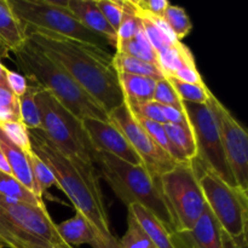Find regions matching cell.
Returning a JSON list of instances; mask_svg holds the SVG:
<instances>
[{
	"instance_id": "5bb4252c",
	"label": "cell",
	"mask_w": 248,
	"mask_h": 248,
	"mask_svg": "<svg viewBox=\"0 0 248 248\" xmlns=\"http://www.w3.org/2000/svg\"><path fill=\"white\" fill-rule=\"evenodd\" d=\"M222 228L206 205L202 215L189 232H177L190 248H223Z\"/></svg>"
},
{
	"instance_id": "7c38bea8",
	"label": "cell",
	"mask_w": 248,
	"mask_h": 248,
	"mask_svg": "<svg viewBox=\"0 0 248 248\" xmlns=\"http://www.w3.org/2000/svg\"><path fill=\"white\" fill-rule=\"evenodd\" d=\"M215 115L220 142L237 186L248 193V135L227 107L211 94L207 103Z\"/></svg>"
},
{
	"instance_id": "9a60e30c",
	"label": "cell",
	"mask_w": 248,
	"mask_h": 248,
	"mask_svg": "<svg viewBox=\"0 0 248 248\" xmlns=\"http://www.w3.org/2000/svg\"><path fill=\"white\" fill-rule=\"evenodd\" d=\"M56 229L61 240L68 246L90 245L92 248H102L103 240L81 213L75 212L72 218L56 224Z\"/></svg>"
},
{
	"instance_id": "3957f363",
	"label": "cell",
	"mask_w": 248,
	"mask_h": 248,
	"mask_svg": "<svg viewBox=\"0 0 248 248\" xmlns=\"http://www.w3.org/2000/svg\"><path fill=\"white\" fill-rule=\"evenodd\" d=\"M22 75L31 84L50 92L67 110L80 120L91 118L110 121L107 111L51 58L28 40L14 52Z\"/></svg>"
},
{
	"instance_id": "5b68a950",
	"label": "cell",
	"mask_w": 248,
	"mask_h": 248,
	"mask_svg": "<svg viewBox=\"0 0 248 248\" xmlns=\"http://www.w3.org/2000/svg\"><path fill=\"white\" fill-rule=\"evenodd\" d=\"M24 34L45 31L61 38L80 41L107 50L110 41L87 29L68 10L67 1L51 0H7Z\"/></svg>"
},
{
	"instance_id": "f546056e",
	"label": "cell",
	"mask_w": 248,
	"mask_h": 248,
	"mask_svg": "<svg viewBox=\"0 0 248 248\" xmlns=\"http://www.w3.org/2000/svg\"><path fill=\"white\" fill-rule=\"evenodd\" d=\"M167 79L171 81L172 86L174 87V90L183 102L206 104L210 99V96L212 94V92L206 86V84H186V82H182L179 80L173 79V78H167Z\"/></svg>"
},
{
	"instance_id": "7bdbcfd3",
	"label": "cell",
	"mask_w": 248,
	"mask_h": 248,
	"mask_svg": "<svg viewBox=\"0 0 248 248\" xmlns=\"http://www.w3.org/2000/svg\"><path fill=\"white\" fill-rule=\"evenodd\" d=\"M222 246L223 248H248L247 234L241 236L232 237L227 232H222Z\"/></svg>"
},
{
	"instance_id": "30bf717a",
	"label": "cell",
	"mask_w": 248,
	"mask_h": 248,
	"mask_svg": "<svg viewBox=\"0 0 248 248\" xmlns=\"http://www.w3.org/2000/svg\"><path fill=\"white\" fill-rule=\"evenodd\" d=\"M183 108L193 130L198 148L196 161L206 171L219 177L232 186H237L220 142L215 115L207 104L183 102Z\"/></svg>"
},
{
	"instance_id": "484cf974",
	"label": "cell",
	"mask_w": 248,
	"mask_h": 248,
	"mask_svg": "<svg viewBox=\"0 0 248 248\" xmlns=\"http://www.w3.org/2000/svg\"><path fill=\"white\" fill-rule=\"evenodd\" d=\"M0 195L36 206V207H46L44 200L38 199L28 189L24 188L15 177L10 176V174H5L2 172H0Z\"/></svg>"
},
{
	"instance_id": "681fc988",
	"label": "cell",
	"mask_w": 248,
	"mask_h": 248,
	"mask_svg": "<svg viewBox=\"0 0 248 248\" xmlns=\"http://www.w3.org/2000/svg\"><path fill=\"white\" fill-rule=\"evenodd\" d=\"M9 53L6 52V51L4 50V48H1L0 47V58H2V57H9Z\"/></svg>"
},
{
	"instance_id": "836d02e7",
	"label": "cell",
	"mask_w": 248,
	"mask_h": 248,
	"mask_svg": "<svg viewBox=\"0 0 248 248\" xmlns=\"http://www.w3.org/2000/svg\"><path fill=\"white\" fill-rule=\"evenodd\" d=\"M9 121H21L18 97L6 85H0V124Z\"/></svg>"
},
{
	"instance_id": "1f68e13d",
	"label": "cell",
	"mask_w": 248,
	"mask_h": 248,
	"mask_svg": "<svg viewBox=\"0 0 248 248\" xmlns=\"http://www.w3.org/2000/svg\"><path fill=\"white\" fill-rule=\"evenodd\" d=\"M27 157H28L29 166H31V173H33L34 179H35L36 184L40 188L41 193H45L47 189H50L51 186H56L55 177H53L52 172L48 169L47 165L33 152V149L31 152L26 153Z\"/></svg>"
},
{
	"instance_id": "ba28073f",
	"label": "cell",
	"mask_w": 248,
	"mask_h": 248,
	"mask_svg": "<svg viewBox=\"0 0 248 248\" xmlns=\"http://www.w3.org/2000/svg\"><path fill=\"white\" fill-rule=\"evenodd\" d=\"M159 184L174 219L176 232H189L206 206L194 160L181 162L162 174Z\"/></svg>"
},
{
	"instance_id": "e575fe53",
	"label": "cell",
	"mask_w": 248,
	"mask_h": 248,
	"mask_svg": "<svg viewBox=\"0 0 248 248\" xmlns=\"http://www.w3.org/2000/svg\"><path fill=\"white\" fill-rule=\"evenodd\" d=\"M153 101L156 102L160 106H169L183 109V101L178 96L174 87L172 86L171 81L167 78L156 80Z\"/></svg>"
},
{
	"instance_id": "f35d334b",
	"label": "cell",
	"mask_w": 248,
	"mask_h": 248,
	"mask_svg": "<svg viewBox=\"0 0 248 248\" xmlns=\"http://www.w3.org/2000/svg\"><path fill=\"white\" fill-rule=\"evenodd\" d=\"M133 7L138 14L152 17H164L170 2L167 0H131Z\"/></svg>"
},
{
	"instance_id": "8fae6325",
	"label": "cell",
	"mask_w": 248,
	"mask_h": 248,
	"mask_svg": "<svg viewBox=\"0 0 248 248\" xmlns=\"http://www.w3.org/2000/svg\"><path fill=\"white\" fill-rule=\"evenodd\" d=\"M109 119L123 132L132 149L140 156L143 167L152 177L160 178L162 174L171 171L179 164L152 140L125 101L109 114Z\"/></svg>"
},
{
	"instance_id": "d4e9b609",
	"label": "cell",
	"mask_w": 248,
	"mask_h": 248,
	"mask_svg": "<svg viewBox=\"0 0 248 248\" xmlns=\"http://www.w3.org/2000/svg\"><path fill=\"white\" fill-rule=\"evenodd\" d=\"M113 65L116 72L127 73L133 75H142V77H149L155 80L162 79L164 74L161 73L159 67L150 63L143 62L131 56L124 55V53L115 52L113 56Z\"/></svg>"
},
{
	"instance_id": "60d3db41",
	"label": "cell",
	"mask_w": 248,
	"mask_h": 248,
	"mask_svg": "<svg viewBox=\"0 0 248 248\" xmlns=\"http://www.w3.org/2000/svg\"><path fill=\"white\" fill-rule=\"evenodd\" d=\"M172 78L182 82H186V84H205L196 65H186V67L181 68L174 73Z\"/></svg>"
},
{
	"instance_id": "b9f144b4",
	"label": "cell",
	"mask_w": 248,
	"mask_h": 248,
	"mask_svg": "<svg viewBox=\"0 0 248 248\" xmlns=\"http://www.w3.org/2000/svg\"><path fill=\"white\" fill-rule=\"evenodd\" d=\"M162 114H164V118L166 120V124H176V125H190L189 124L188 118H186V114L183 109L174 108V107H169V106H160Z\"/></svg>"
},
{
	"instance_id": "7402d4cb",
	"label": "cell",
	"mask_w": 248,
	"mask_h": 248,
	"mask_svg": "<svg viewBox=\"0 0 248 248\" xmlns=\"http://www.w3.org/2000/svg\"><path fill=\"white\" fill-rule=\"evenodd\" d=\"M136 14L140 18V26H142L148 40L150 41L156 53H160L165 48L179 41L177 40V38L172 33L171 29L169 28L164 18L147 16V15L138 14L137 11H136Z\"/></svg>"
},
{
	"instance_id": "9c48e42d",
	"label": "cell",
	"mask_w": 248,
	"mask_h": 248,
	"mask_svg": "<svg viewBox=\"0 0 248 248\" xmlns=\"http://www.w3.org/2000/svg\"><path fill=\"white\" fill-rule=\"evenodd\" d=\"M194 162L206 205L223 232L232 237L247 234L248 193L239 186H229L216 174L203 170L196 160Z\"/></svg>"
},
{
	"instance_id": "277c9868",
	"label": "cell",
	"mask_w": 248,
	"mask_h": 248,
	"mask_svg": "<svg viewBox=\"0 0 248 248\" xmlns=\"http://www.w3.org/2000/svg\"><path fill=\"white\" fill-rule=\"evenodd\" d=\"M94 166L113 193L126 206L140 205L152 212L171 234L176 232L172 213L162 195L159 178H154L143 165L135 166L108 153L96 152Z\"/></svg>"
},
{
	"instance_id": "44dd1931",
	"label": "cell",
	"mask_w": 248,
	"mask_h": 248,
	"mask_svg": "<svg viewBox=\"0 0 248 248\" xmlns=\"http://www.w3.org/2000/svg\"><path fill=\"white\" fill-rule=\"evenodd\" d=\"M164 127L174 150L177 162L193 161L198 157V148L190 125L164 124Z\"/></svg>"
},
{
	"instance_id": "cb8c5ba5",
	"label": "cell",
	"mask_w": 248,
	"mask_h": 248,
	"mask_svg": "<svg viewBox=\"0 0 248 248\" xmlns=\"http://www.w3.org/2000/svg\"><path fill=\"white\" fill-rule=\"evenodd\" d=\"M115 48L116 52L131 56V57H135L137 60L143 61V62L150 63V64H154L156 67H159V60H157L156 51L154 50L150 41L148 40L142 26H140L137 34L131 40L116 46Z\"/></svg>"
},
{
	"instance_id": "8992f818",
	"label": "cell",
	"mask_w": 248,
	"mask_h": 248,
	"mask_svg": "<svg viewBox=\"0 0 248 248\" xmlns=\"http://www.w3.org/2000/svg\"><path fill=\"white\" fill-rule=\"evenodd\" d=\"M35 102L40 113L41 131L63 154L79 157L94 165L93 145L80 119L64 108L50 92L39 87Z\"/></svg>"
},
{
	"instance_id": "e0dca14e",
	"label": "cell",
	"mask_w": 248,
	"mask_h": 248,
	"mask_svg": "<svg viewBox=\"0 0 248 248\" xmlns=\"http://www.w3.org/2000/svg\"><path fill=\"white\" fill-rule=\"evenodd\" d=\"M0 149L6 156L10 169H11L12 177H15L24 188L28 189L36 198L43 200V193L31 173L27 154L22 152L19 148H17L14 143L10 142L9 138L4 135L1 130H0Z\"/></svg>"
},
{
	"instance_id": "ab89813d",
	"label": "cell",
	"mask_w": 248,
	"mask_h": 248,
	"mask_svg": "<svg viewBox=\"0 0 248 248\" xmlns=\"http://www.w3.org/2000/svg\"><path fill=\"white\" fill-rule=\"evenodd\" d=\"M5 82L10 91L16 97L23 96L24 92L28 89V80L26 79V77L10 69H6V73H5Z\"/></svg>"
},
{
	"instance_id": "4316f807",
	"label": "cell",
	"mask_w": 248,
	"mask_h": 248,
	"mask_svg": "<svg viewBox=\"0 0 248 248\" xmlns=\"http://www.w3.org/2000/svg\"><path fill=\"white\" fill-rule=\"evenodd\" d=\"M39 87L34 84H28V89L23 96L18 97L19 116L21 123L29 131L41 130L40 113L35 102V93Z\"/></svg>"
},
{
	"instance_id": "ee69618b",
	"label": "cell",
	"mask_w": 248,
	"mask_h": 248,
	"mask_svg": "<svg viewBox=\"0 0 248 248\" xmlns=\"http://www.w3.org/2000/svg\"><path fill=\"white\" fill-rule=\"evenodd\" d=\"M14 248H62L61 246L48 244V242L41 241V240H24V241L17 242Z\"/></svg>"
},
{
	"instance_id": "8d00e7d4",
	"label": "cell",
	"mask_w": 248,
	"mask_h": 248,
	"mask_svg": "<svg viewBox=\"0 0 248 248\" xmlns=\"http://www.w3.org/2000/svg\"><path fill=\"white\" fill-rule=\"evenodd\" d=\"M127 106L136 118H140L149 121H155V123L162 124V125L166 124V120H165L164 118V114H162L161 109H160V104H157L156 102L148 101V102H143V103L127 104Z\"/></svg>"
},
{
	"instance_id": "f907efd6",
	"label": "cell",
	"mask_w": 248,
	"mask_h": 248,
	"mask_svg": "<svg viewBox=\"0 0 248 248\" xmlns=\"http://www.w3.org/2000/svg\"><path fill=\"white\" fill-rule=\"evenodd\" d=\"M0 248H2V246H0Z\"/></svg>"
},
{
	"instance_id": "6da1fadb",
	"label": "cell",
	"mask_w": 248,
	"mask_h": 248,
	"mask_svg": "<svg viewBox=\"0 0 248 248\" xmlns=\"http://www.w3.org/2000/svg\"><path fill=\"white\" fill-rule=\"evenodd\" d=\"M26 38L62 67L108 115L124 103L113 56L108 51L45 31H31Z\"/></svg>"
},
{
	"instance_id": "7dc6e473",
	"label": "cell",
	"mask_w": 248,
	"mask_h": 248,
	"mask_svg": "<svg viewBox=\"0 0 248 248\" xmlns=\"http://www.w3.org/2000/svg\"><path fill=\"white\" fill-rule=\"evenodd\" d=\"M173 241H174V245H176L177 248H190L188 246V245L186 244V242L183 241V240L179 237V235L177 234V232H174L173 234Z\"/></svg>"
},
{
	"instance_id": "c3c4849f",
	"label": "cell",
	"mask_w": 248,
	"mask_h": 248,
	"mask_svg": "<svg viewBox=\"0 0 248 248\" xmlns=\"http://www.w3.org/2000/svg\"><path fill=\"white\" fill-rule=\"evenodd\" d=\"M6 69L7 68L0 62V85H6V82H5V73H6Z\"/></svg>"
},
{
	"instance_id": "52a82bcc",
	"label": "cell",
	"mask_w": 248,
	"mask_h": 248,
	"mask_svg": "<svg viewBox=\"0 0 248 248\" xmlns=\"http://www.w3.org/2000/svg\"><path fill=\"white\" fill-rule=\"evenodd\" d=\"M24 240H41L56 246L64 244L47 208L0 195V246L14 248Z\"/></svg>"
},
{
	"instance_id": "f6af8a7d",
	"label": "cell",
	"mask_w": 248,
	"mask_h": 248,
	"mask_svg": "<svg viewBox=\"0 0 248 248\" xmlns=\"http://www.w3.org/2000/svg\"><path fill=\"white\" fill-rule=\"evenodd\" d=\"M0 172H2V173H5V174H10V176H12L11 169H10L9 162H7L6 156H5L1 149H0Z\"/></svg>"
},
{
	"instance_id": "4dcf8cb0",
	"label": "cell",
	"mask_w": 248,
	"mask_h": 248,
	"mask_svg": "<svg viewBox=\"0 0 248 248\" xmlns=\"http://www.w3.org/2000/svg\"><path fill=\"white\" fill-rule=\"evenodd\" d=\"M118 244L119 248H156L130 212L127 213V230Z\"/></svg>"
},
{
	"instance_id": "d6a6232c",
	"label": "cell",
	"mask_w": 248,
	"mask_h": 248,
	"mask_svg": "<svg viewBox=\"0 0 248 248\" xmlns=\"http://www.w3.org/2000/svg\"><path fill=\"white\" fill-rule=\"evenodd\" d=\"M0 130L9 138L11 143H14L17 148L24 153L31 150V137L29 130L21 123V121H9V123L0 124Z\"/></svg>"
},
{
	"instance_id": "d6986e66",
	"label": "cell",
	"mask_w": 248,
	"mask_h": 248,
	"mask_svg": "<svg viewBox=\"0 0 248 248\" xmlns=\"http://www.w3.org/2000/svg\"><path fill=\"white\" fill-rule=\"evenodd\" d=\"M27 41L26 34L15 17L7 0H0V47L14 53Z\"/></svg>"
},
{
	"instance_id": "83f0119b",
	"label": "cell",
	"mask_w": 248,
	"mask_h": 248,
	"mask_svg": "<svg viewBox=\"0 0 248 248\" xmlns=\"http://www.w3.org/2000/svg\"><path fill=\"white\" fill-rule=\"evenodd\" d=\"M121 5H123V17H121L120 26L116 31L115 47L131 40L140 28V18L136 14L131 0H121Z\"/></svg>"
},
{
	"instance_id": "f1b7e54d",
	"label": "cell",
	"mask_w": 248,
	"mask_h": 248,
	"mask_svg": "<svg viewBox=\"0 0 248 248\" xmlns=\"http://www.w3.org/2000/svg\"><path fill=\"white\" fill-rule=\"evenodd\" d=\"M162 18L166 22L172 33L174 34L177 40L179 41L186 38L193 29V23H191L186 10L181 6H177V5L170 4Z\"/></svg>"
},
{
	"instance_id": "4fadbf2b",
	"label": "cell",
	"mask_w": 248,
	"mask_h": 248,
	"mask_svg": "<svg viewBox=\"0 0 248 248\" xmlns=\"http://www.w3.org/2000/svg\"><path fill=\"white\" fill-rule=\"evenodd\" d=\"M81 123L96 152L108 153L135 166L142 165L140 156L132 149L125 136L111 121L87 118L81 120Z\"/></svg>"
},
{
	"instance_id": "ac0fdd59",
	"label": "cell",
	"mask_w": 248,
	"mask_h": 248,
	"mask_svg": "<svg viewBox=\"0 0 248 248\" xmlns=\"http://www.w3.org/2000/svg\"><path fill=\"white\" fill-rule=\"evenodd\" d=\"M128 212L133 216L143 232L156 248H177L173 241V234L148 210L140 205H132L127 207Z\"/></svg>"
},
{
	"instance_id": "7a4b0ae2",
	"label": "cell",
	"mask_w": 248,
	"mask_h": 248,
	"mask_svg": "<svg viewBox=\"0 0 248 248\" xmlns=\"http://www.w3.org/2000/svg\"><path fill=\"white\" fill-rule=\"evenodd\" d=\"M29 137L33 152L51 170L56 186L69 199L75 212L89 220L103 242L113 239L97 167L79 157L63 154L41 130L29 131Z\"/></svg>"
},
{
	"instance_id": "74e56055",
	"label": "cell",
	"mask_w": 248,
	"mask_h": 248,
	"mask_svg": "<svg viewBox=\"0 0 248 248\" xmlns=\"http://www.w3.org/2000/svg\"><path fill=\"white\" fill-rule=\"evenodd\" d=\"M96 4L111 28L118 31L123 17L121 0H96Z\"/></svg>"
},
{
	"instance_id": "ffe728a7",
	"label": "cell",
	"mask_w": 248,
	"mask_h": 248,
	"mask_svg": "<svg viewBox=\"0 0 248 248\" xmlns=\"http://www.w3.org/2000/svg\"><path fill=\"white\" fill-rule=\"evenodd\" d=\"M116 73L124 94V101L126 103L135 104L153 101L156 80L142 75L127 74L123 72Z\"/></svg>"
},
{
	"instance_id": "d590c367",
	"label": "cell",
	"mask_w": 248,
	"mask_h": 248,
	"mask_svg": "<svg viewBox=\"0 0 248 248\" xmlns=\"http://www.w3.org/2000/svg\"><path fill=\"white\" fill-rule=\"evenodd\" d=\"M138 120V123L140 124L143 128L148 132V135L152 137V140L164 150L165 153L170 155L173 160H176V155H174V150L172 148L171 143H170L169 138H167L166 131H165V127L162 124L155 123V121H149V120H144V119L140 118H136ZM177 161V160H176ZM181 164V162H179Z\"/></svg>"
},
{
	"instance_id": "603a6c76",
	"label": "cell",
	"mask_w": 248,
	"mask_h": 248,
	"mask_svg": "<svg viewBox=\"0 0 248 248\" xmlns=\"http://www.w3.org/2000/svg\"><path fill=\"white\" fill-rule=\"evenodd\" d=\"M157 60L160 70L165 78H172L177 70L186 65H196L193 52L182 41L157 53Z\"/></svg>"
},
{
	"instance_id": "2e32d148",
	"label": "cell",
	"mask_w": 248,
	"mask_h": 248,
	"mask_svg": "<svg viewBox=\"0 0 248 248\" xmlns=\"http://www.w3.org/2000/svg\"><path fill=\"white\" fill-rule=\"evenodd\" d=\"M67 7L87 29L108 39L115 47L116 31L99 11L96 0H67Z\"/></svg>"
},
{
	"instance_id": "bcb514c9",
	"label": "cell",
	"mask_w": 248,
	"mask_h": 248,
	"mask_svg": "<svg viewBox=\"0 0 248 248\" xmlns=\"http://www.w3.org/2000/svg\"><path fill=\"white\" fill-rule=\"evenodd\" d=\"M61 247H62V248H74V247L68 246V245H65V244L61 245ZM102 248H119L118 240H116L115 236H114L111 240H108V241H104L103 244H102Z\"/></svg>"
}]
</instances>
